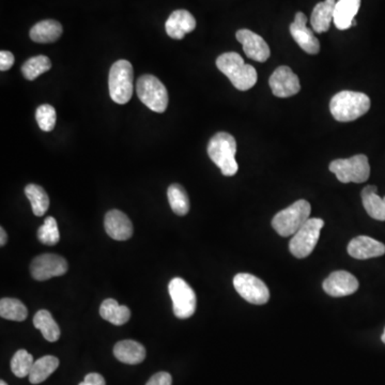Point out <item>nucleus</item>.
<instances>
[{
    "instance_id": "nucleus-1",
    "label": "nucleus",
    "mask_w": 385,
    "mask_h": 385,
    "mask_svg": "<svg viewBox=\"0 0 385 385\" xmlns=\"http://www.w3.org/2000/svg\"><path fill=\"white\" fill-rule=\"evenodd\" d=\"M216 67L238 90H249L256 85L258 79L256 70L253 65L245 63L243 58L235 52L222 54L216 59Z\"/></svg>"
},
{
    "instance_id": "nucleus-2",
    "label": "nucleus",
    "mask_w": 385,
    "mask_h": 385,
    "mask_svg": "<svg viewBox=\"0 0 385 385\" xmlns=\"http://www.w3.org/2000/svg\"><path fill=\"white\" fill-rule=\"evenodd\" d=\"M371 108V98L362 92L342 91L330 102L331 114L340 123H350L359 119Z\"/></svg>"
},
{
    "instance_id": "nucleus-3",
    "label": "nucleus",
    "mask_w": 385,
    "mask_h": 385,
    "mask_svg": "<svg viewBox=\"0 0 385 385\" xmlns=\"http://www.w3.org/2000/svg\"><path fill=\"white\" fill-rule=\"evenodd\" d=\"M237 141L235 137L226 132L216 133L209 141L208 156L214 164L220 168L226 177L235 176L239 169L237 160Z\"/></svg>"
},
{
    "instance_id": "nucleus-4",
    "label": "nucleus",
    "mask_w": 385,
    "mask_h": 385,
    "mask_svg": "<svg viewBox=\"0 0 385 385\" xmlns=\"http://www.w3.org/2000/svg\"><path fill=\"white\" fill-rule=\"evenodd\" d=\"M134 71L127 60H118L112 65L108 79L110 96L117 104H127L133 96Z\"/></svg>"
},
{
    "instance_id": "nucleus-5",
    "label": "nucleus",
    "mask_w": 385,
    "mask_h": 385,
    "mask_svg": "<svg viewBox=\"0 0 385 385\" xmlns=\"http://www.w3.org/2000/svg\"><path fill=\"white\" fill-rule=\"evenodd\" d=\"M311 207L309 201L300 199L295 204L280 211L272 220V226L278 235L290 237L309 220Z\"/></svg>"
},
{
    "instance_id": "nucleus-6",
    "label": "nucleus",
    "mask_w": 385,
    "mask_h": 385,
    "mask_svg": "<svg viewBox=\"0 0 385 385\" xmlns=\"http://www.w3.org/2000/svg\"><path fill=\"white\" fill-rule=\"evenodd\" d=\"M136 92L139 100L152 112L164 113L167 108V89L154 75L146 74L139 77Z\"/></svg>"
},
{
    "instance_id": "nucleus-7",
    "label": "nucleus",
    "mask_w": 385,
    "mask_h": 385,
    "mask_svg": "<svg viewBox=\"0 0 385 385\" xmlns=\"http://www.w3.org/2000/svg\"><path fill=\"white\" fill-rule=\"evenodd\" d=\"M330 170L335 174L342 183H363L371 176L368 158L364 154L333 160L330 164Z\"/></svg>"
},
{
    "instance_id": "nucleus-8",
    "label": "nucleus",
    "mask_w": 385,
    "mask_h": 385,
    "mask_svg": "<svg viewBox=\"0 0 385 385\" xmlns=\"http://www.w3.org/2000/svg\"><path fill=\"white\" fill-rule=\"evenodd\" d=\"M324 222L321 218H309L293 235L289 243L290 253L297 258H306L318 243Z\"/></svg>"
},
{
    "instance_id": "nucleus-9",
    "label": "nucleus",
    "mask_w": 385,
    "mask_h": 385,
    "mask_svg": "<svg viewBox=\"0 0 385 385\" xmlns=\"http://www.w3.org/2000/svg\"><path fill=\"white\" fill-rule=\"evenodd\" d=\"M174 313L179 319H187L196 311L197 299L193 288L180 278H172L168 285Z\"/></svg>"
},
{
    "instance_id": "nucleus-10",
    "label": "nucleus",
    "mask_w": 385,
    "mask_h": 385,
    "mask_svg": "<svg viewBox=\"0 0 385 385\" xmlns=\"http://www.w3.org/2000/svg\"><path fill=\"white\" fill-rule=\"evenodd\" d=\"M233 286L245 301L255 305H263L270 299L266 284L249 273H239L233 278Z\"/></svg>"
},
{
    "instance_id": "nucleus-11",
    "label": "nucleus",
    "mask_w": 385,
    "mask_h": 385,
    "mask_svg": "<svg viewBox=\"0 0 385 385\" xmlns=\"http://www.w3.org/2000/svg\"><path fill=\"white\" fill-rule=\"evenodd\" d=\"M69 266L63 257L55 254H43L36 257L30 264V274L39 282L65 275Z\"/></svg>"
},
{
    "instance_id": "nucleus-12",
    "label": "nucleus",
    "mask_w": 385,
    "mask_h": 385,
    "mask_svg": "<svg viewBox=\"0 0 385 385\" xmlns=\"http://www.w3.org/2000/svg\"><path fill=\"white\" fill-rule=\"evenodd\" d=\"M273 94L278 98H289L295 96L299 92L300 86L299 77L293 73L289 67L282 65L273 72L269 79Z\"/></svg>"
},
{
    "instance_id": "nucleus-13",
    "label": "nucleus",
    "mask_w": 385,
    "mask_h": 385,
    "mask_svg": "<svg viewBox=\"0 0 385 385\" xmlns=\"http://www.w3.org/2000/svg\"><path fill=\"white\" fill-rule=\"evenodd\" d=\"M323 289L331 297L342 298L353 295L359 289V280L346 271L331 273L323 282Z\"/></svg>"
},
{
    "instance_id": "nucleus-14",
    "label": "nucleus",
    "mask_w": 385,
    "mask_h": 385,
    "mask_svg": "<svg viewBox=\"0 0 385 385\" xmlns=\"http://www.w3.org/2000/svg\"><path fill=\"white\" fill-rule=\"evenodd\" d=\"M238 41L243 45L245 55L258 63H266L271 55L270 48L262 37L249 29H240L236 34Z\"/></svg>"
},
{
    "instance_id": "nucleus-15",
    "label": "nucleus",
    "mask_w": 385,
    "mask_h": 385,
    "mask_svg": "<svg viewBox=\"0 0 385 385\" xmlns=\"http://www.w3.org/2000/svg\"><path fill=\"white\" fill-rule=\"evenodd\" d=\"M306 23V15L298 12L295 22L290 25V34L302 50L311 55H316L320 50V43L311 29L307 28Z\"/></svg>"
},
{
    "instance_id": "nucleus-16",
    "label": "nucleus",
    "mask_w": 385,
    "mask_h": 385,
    "mask_svg": "<svg viewBox=\"0 0 385 385\" xmlns=\"http://www.w3.org/2000/svg\"><path fill=\"white\" fill-rule=\"evenodd\" d=\"M104 226L107 235L117 241H127L134 232L129 216L119 210H110L106 214Z\"/></svg>"
},
{
    "instance_id": "nucleus-17",
    "label": "nucleus",
    "mask_w": 385,
    "mask_h": 385,
    "mask_svg": "<svg viewBox=\"0 0 385 385\" xmlns=\"http://www.w3.org/2000/svg\"><path fill=\"white\" fill-rule=\"evenodd\" d=\"M347 249L350 256L360 260L376 258L385 254V245L366 236L354 238L348 245Z\"/></svg>"
},
{
    "instance_id": "nucleus-18",
    "label": "nucleus",
    "mask_w": 385,
    "mask_h": 385,
    "mask_svg": "<svg viewBox=\"0 0 385 385\" xmlns=\"http://www.w3.org/2000/svg\"><path fill=\"white\" fill-rule=\"evenodd\" d=\"M195 28L196 19L187 10H176L166 21V32L175 40H182L185 34L194 32Z\"/></svg>"
},
{
    "instance_id": "nucleus-19",
    "label": "nucleus",
    "mask_w": 385,
    "mask_h": 385,
    "mask_svg": "<svg viewBox=\"0 0 385 385\" xmlns=\"http://www.w3.org/2000/svg\"><path fill=\"white\" fill-rule=\"evenodd\" d=\"M146 348L135 340H121L114 347V355L121 363L136 365L146 359Z\"/></svg>"
},
{
    "instance_id": "nucleus-20",
    "label": "nucleus",
    "mask_w": 385,
    "mask_h": 385,
    "mask_svg": "<svg viewBox=\"0 0 385 385\" xmlns=\"http://www.w3.org/2000/svg\"><path fill=\"white\" fill-rule=\"evenodd\" d=\"M61 24L55 19H45L37 23L29 32L32 41L37 43H53L63 34Z\"/></svg>"
},
{
    "instance_id": "nucleus-21",
    "label": "nucleus",
    "mask_w": 385,
    "mask_h": 385,
    "mask_svg": "<svg viewBox=\"0 0 385 385\" xmlns=\"http://www.w3.org/2000/svg\"><path fill=\"white\" fill-rule=\"evenodd\" d=\"M361 0H338L334 9V24L340 30L353 26L354 17L359 12Z\"/></svg>"
},
{
    "instance_id": "nucleus-22",
    "label": "nucleus",
    "mask_w": 385,
    "mask_h": 385,
    "mask_svg": "<svg viewBox=\"0 0 385 385\" xmlns=\"http://www.w3.org/2000/svg\"><path fill=\"white\" fill-rule=\"evenodd\" d=\"M336 0H326L323 3H317L311 13V24L313 32L317 34L328 32L331 23L334 19V9Z\"/></svg>"
},
{
    "instance_id": "nucleus-23",
    "label": "nucleus",
    "mask_w": 385,
    "mask_h": 385,
    "mask_svg": "<svg viewBox=\"0 0 385 385\" xmlns=\"http://www.w3.org/2000/svg\"><path fill=\"white\" fill-rule=\"evenodd\" d=\"M378 189L375 185H368L362 191V202L367 214L373 220H385V197L381 198L377 194Z\"/></svg>"
},
{
    "instance_id": "nucleus-24",
    "label": "nucleus",
    "mask_w": 385,
    "mask_h": 385,
    "mask_svg": "<svg viewBox=\"0 0 385 385\" xmlns=\"http://www.w3.org/2000/svg\"><path fill=\"white\" fill-rule=\"evenodd\" d=\"M100 315L114 326H123L131 318V311L125 305H120L116 300L106 299L101 304Z\"/></svg>"
},
{
    "instance_id": "nucleus-25",
    "label": "nucleus",
    "mask_w": 385,
    "mask_h": 385,
    "mask_svg": "<svg viewBox=\"0 0 385 385\" xmlns=\"http://www.w3.org/2000/svg\"><path fill=\"white\" fill-rule=\"evenodd\" d=\"M59 366V360L53 355H45L34 361L32 371L29 373V382L40 384L44 382Z\"/></svg>"
},
{
    "instance_id": "nucleus-26",
    "label": "nucleus",
    "mask_w": 385,
    "mask_h": 385,
    "mask_svg": "<svg viewBox=\"0 0 385 385\" xmlns=\"http://www.w3.org/2000/svg\"><path fill=\"white\" fill-rule=\"evenodd\" d=\"M34 328L41 331L42 335L48 342H55L60 338L59 326L50 311L46 309H41L34 315Z\"/></svg>"
},
{
    "instance_id": "nucleus-27",
    "label": "nucleus",
    "mask_w": 385,
    "mask_h": 385,
    "mask_svg": "<svg viewBox=\"0 0 385 385\" xmlns=\"http://www.w3.org/2000/svg\"><path fill=\"white\" fill-rule=\"evenodd\" d=\"M25 195L32 204V212L36 216H43L50 208V198L43 187L28 185L25 187Z\"/></svg>"
},
{
    "instance_id": "nucleus-28",
    "label": "nucleus",
    "mask_w": 385,
    "mask_h": 385,
    "mask_svg": "<svg viewBox=\"0 0 385 385\" xmlns=\"http://www.w3.org/2000/svg\"><path fill=\"white\" fill-rule=\"evenodd\" d=\"M167 196L174 214L180 216H185L189 214V199L185 187L177 183L170 185L168 187Z\"/></svg>"
},
{
    "instance_id": "nucleus-29",
    "label": "nucleus",
    "mask_w": 385,
    "mask_h": 385,
    "mask_svg": "<svg viewBox=\"0 0 385 385\" xmlns=\"http://www.w3.org/2000/svg\"><path fill=\"white\" fill-rule=\"evenodd\" d=\"M0 316L8 320L21 322L26 320L28 309L19 300L5 298L0 301Z\"/></svg>"
},
{
    "instance_id": "nucleus-30",
    "label": "nucleus",
    "mask_w": 385,
    "mask_h": 385,
    "mask_svg": "<svg viewBox=\"0 0 385 385\" xmlns=\"http://www.w3.org/2000/svg\"><path fill=\"white\" fill-rule=\"evenodd\" d=\"M52 67L50 58L44 55L36 56V57L29 58L22 65V73L25 79L28 81H34L40 75L50 71Z\"/></svg>"
},
{
    "instance_id": "nucleus-31",
    "label": "nucleus",
    "mask_w": 385,
    "mask_h": 385,
    "mask_svg": "<svg viewBox=\"0 0 385 385\" xmlns=\"http://www.w3.org/2000/svg\"><path fill=\"white\" fill-rule=\"evenodd\" d=\"M34 357L26 350L21 349L17 351L11 360V371L17 378L28 377L34 366Z\"/></svg>"
},
{
    "instance_id": "nucleus-32",
    "label": "nucleus",
    "mask_w": 385,
    "mask_h": 385,
    "mask_svg": "<svg viewBox=\"0 0 385 385\" xmlns=\"http://www.w3.org/2000/svg\"><path fill=\"white\" fill-rule=\"evenodd\" d=\"M39 241L48 247L57 244L60 240L57 220L53 216H48L44 220L43 225L38 229Z\"/></svg>"
},
{
    "instance_id": "nucleus-33",
    "label": "nucleus",
    "mask_w": 385,
    "mask_h": 385,
    "mask_svg": "<svg viewBox=\"0 0 385 385\" xmlns=\"http://www.w3.org/2000/svg\"><path fill=\"white\" fill-rule=\"evenodd\" d=\"M36 119L39 127L44 132L53 131L57 121L56 110L50 104H42L37 108Z\"/></svg>"
},
{
    "instance_id": "nucleus-34",
    "label": "nucleus",
    "mask_w": 385,
    "mask_h": 385,
    "mask_svg": "<svg viewBox=\"0 0 385 385\" xmlns=\"http://www.w3.org/2000/svg\"><path fill=\"white\" fill-rule=\"evenodd\" d=\"M172 378L170 373L166 371H160L149 379L146 385H171Z\"/></svg>"
},
{
    "instance_id": "nucleus-35",
    "label": "nucleus",
    "mask_w": 385,
    "mask_h": 385,
    "mask_svg": "<svg viewBox=\"0 0 385 385\" xmlns=\"http://www.w3.org/2000/svg\"><path fill=\"white\" fill-rule=\"evenodd\" d=\"M14 65V56L12 53H10L8 50H1L0 52V70L1 71H8L10 67Z\"/></svg>"
},
{
    "instance_id": "nucleus-36",
    "label": "nucleus",
    "mask_w": 385,
    "mask_h": 385,
    "mask_svg": "<svg viewBox=\"0 0 385 385\" xmlns=\"http://www.w3.org/2000/svg\"><path fill=\"white\" fill-rule=\"evenodd\" d=\"M79 385H106L105 379L100 373H91L85 377L84 381Z\"/></svg>"
},
{
    "instance_id": "nucleus-37",
    "label": "nucleus",
    "mask_w": 385,
    "mask_h": 385,
    "mask_svg": "<svg viewBox=\"0 0 385 385\" xmlns=\"http://www.w3.org/2000/svg\"><path fill=\"white\" fill-rule=\"evenodd\" d=\"M8 241V236L6 230L3 227L0 228V245L5 247Z\"/></svg>"
},
{
    "instance_id": "nucleus-38",
    "label": "nucleus",
    "mask_w": 385,
    "mask_h": 385,
    "mask_svg": "<svg viewBox=\"0 0 385 385\" xmlns=\"http://www.w3.org/2000/svg\"><path fill=\"white\" fill-rule=\"evenodd\" d=\"M381 340H382V342H384L385 344V329H384V332H383L382 337H381Z\"/></svg>"
},
{
    "instance_id": "nucleus-39",
    "label": "nucleus",
    "mask_w": 385,
    "mask_h": 385,
    "mask_svg": "<svg viewBox=\"0 0 385 385\" xmlns=\"http://www.w3.org/2000/svg\"><path fill=\"white\" fill-rule=\"evenodd\" d=\"M0 385H8L7 382H5V381L1 380L0 381Z\"/></svg>"
}]
</instances>
